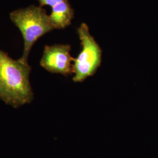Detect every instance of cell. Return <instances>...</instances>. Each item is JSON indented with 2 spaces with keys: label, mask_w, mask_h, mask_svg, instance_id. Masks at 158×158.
Instances as JSON below:
<instances>
[{
  "label": "cell",
  "mask_w": 158,
  "mask_h": 158,
  "mask_svg": "<svg viewBox=\"0 0 158 158\" xmlns=\"http://www.w3.org/2000/svg\"><path fill=\"white\" fill-rule=\"evenodd\" d=\"M10 18L21 31L23 40V56L18 60L28 64L29 55L34 44L40 37L54 29L49 15L42 6H30L11 12Z\"/></svg>",
  "instance_id": "7a4b0ae2"
},
{
  "label": "cell",
  "mask_w": 158,
  "mask_h": 158,
  "mask_svg": "<svg viewBox=\"0 0 158 158\" xmlns=\"http://www.w3.org/2000/svg\"><path fill=\"white\" fill-rule=\"evenodd\" d=\"M70 51L71 46L66 44L45 46L40 66L52 73L72 74L74 58L72 56Z\"/></svg>",
  "instance_id": "277c9868"
},
{
  "label": "cell",
  "mask_w": 158,
  "mask_h": 158,
  "mask_svg": "<svg viewBox=\"0 0 158 158\" xmlns=\"http://www.w3.org/2000/svg\"><path fill=\"white\" fill-rule=\"evenodd\" d=\"M67 0H38L40 2V6H48L53 7L57 4Z\"/></svg>",
  "instance_id": "8992f818"
},
{
  "label": "cell",
  "mask_w": 158,
  "mask_h": 158,
  "mask_svg": "<svg viewBox=\"0 0 158 158\" xmlns=\"http://www.w3.org/2000/svg\"><path fill=\"white\" fill-rule=\"evenodd\" d=\"M49 19L53 29L66 28L69 27L73 19V9L68 0L60 2L52 7Z\"/></svg>",
  "instance_id": "5b68a950"
},
{
  "label": "cell",
  "mask_w": 158,
  "mask_h": 158,
  "mask_svg": "<svg viewBox=\"0 0 158 158\" xmlns=\"http://www.w3.org/2000/svg\"><path fill=\"white\" fill-rule=\"evenodd\" d=\"M31 71L29 64L12 59L0 49V100L14 108L32 102Z\"/></svg>",
  "instance_id": "6da1fadb"
},
{
  "label": "cell",
  "mask_w": 158,
  "mask_h": 158,
  "mask_svg": "<svg viewBox=\"0 0 158 158\" xmlns=\"http://www.w3.org/2000/svg\"><path fill=\"white\" fill-rule=\"evenodd\" d=\"M77 33L81 41V51L74 60L73 80L76 83H81L95 74L100 66L102 49L85 23L81 24L77 29Z\"/></svg>",
  "instance_id": "3957f363"
}]
</instances>
